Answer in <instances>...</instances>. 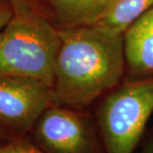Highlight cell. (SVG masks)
<instances>
[{
    "instance_id": "obj_1",
    "label": "cell",
    "mask_w": 153,
    "mask_h": 153,
    "mask_svg": "<svg viewBox=\"0 0 153 153\" xmlns=\"http://www.w3.org/2000/svg\"><path fill=\"white\" fill-rule=\"evenodd\" d=\"M58 30L54 104L82 110L118 85L125 63L123 34L96 24Z\"/></svg>"
},
{
    "instance_id": "obj_2",
    "label": "cell",
    "mask_w": 153,
    "mask_h": 153,
    "mask_svg": "<svg viewBox=\"0 0 153 153\" xmlns=\"http://www.w3.org/2000/svg\"><path fill=\"white\" fill-rule=\"evenodd\" d=\"M59 30L40 10L15 12L0 31V76H21L51 87Z\"/></svg>"
},
{
    "instance_id": "obj_3",
    "label": "cell",
    "mask_w": 153,
    "mask_h": 153,
    "mask_svg": "<svg viewBox=\"0 0 153 153\" xmlns=\"http://www.w3.org/2000/svg\"><path fill=\"white\" fill-rule=\"evenodd\" d=\"M153 113V76L112 90L96 115L106 153H133Z\"/></svg>"
},
{
    "instance_id": "obj_4",
    "label": "cell",
    "mask_w": 153,
    "mask_h": 153,
    "mask_svg": "<svg viewBox=\"0 0 153 153\" xmlns=\"http://www.w3.org/2000/svg\"><path fill=\"white\" fill-rule=\"evenodd\" d=\"M28 136L49 153H106L90 119L81 110L66 106H49Z\"/></svg>"
},
{
    "instance_id": "obj_5",
    "label": "cell",
    "mask_w": 153,
    "mask_h": 153,
    "mask_svg": "<svg viewBox=\"0 0 153 153\" xmlns=\"http://www.w3.org/2000/svg\"><path fill=\"white\" fill-rule=\"evenodd\" d=\"M53 104V89L43 81L0 76V128L14 137L29 135L41 114Z\"/></svg>"
},
{
    "instance_id": "obj_6",
    "label": "cell",
    "mask_w": 153,
    "mask_h": 153,
    "mask_svg": "<svg viewBox=\"0 0 153 153\" xmlns=\"http://www.w3.org/2000/svg\"><path fill=\"white\" fill-rule=\"evenodd\" d=\"M125 62L138 76L153 75V8L123 34Z\"/></svg>"
},
{
    "instance_id": "obj_7",
    "label": "cell",
    "mask_w": 153,
    "mask_h": 153,
    "mask_svg": "<svg viewBox=\"0 0 153 153\" xmlns=\"http://www.w3.org/2000/svg\"><path fill=\"white\" fill-rule=\"evenodd\" d=\"M112 0H45L58 28H74L99 22Z\"/></svg>"
},
{
    "instance_id": "obj_8",
    "label": "cell",
    "mask_w": 153,
    "mask_h": 153,
    "mask_svg": "<svg viewBox=\"0 0 153 153\" xmlns=\"http://www.w3.org/2000/svg\"><path fill=\"white\" fill-rule=\"evenodd\" d=\"M152 8L153 0H112L96 25L113 33L124 34L133 23Z\"/></svg>"
},
{
    "instance_id": "obj_9",
    "label": "cell",
    "mask_w": 153,
    "mask_h": 153,
    "mask_svg": "<svg viewBox=\"0 0 153 153\" xmlns=\"http://www.w3.org/2000/svg\"><path fill=\"white\" fill-rule=\"evenodd\" d=\"M0 153H49L37 147L28 135L15 136L0 145Z\"/></svg>"
},
{
    "instance_id": "obj_10",
    "label": "cell",
    "mask_w": 153,
    "mask_h": 153,
    "mask_svg": "<svg viewBox=\"0 0 153 153\" xmlns=\"http://www.w3.org/2000/svg\"><path fill=\"white\" fill-rule=\"evenodd\" d=\"M15 14V9L10 0H0V31L8 24Z\"/></svg>"
},
{
    "instance_id": "obj_11",
    "label": "cell",
    "mask_w": 153,
    "mask_h": 153,
    "mask_svg": "<svg viewBox=\"0 0 153 153\" xmlns=\"http://www.w3.org/2000/svg\"><path fill=\"white\" fill-rule=\"evenodd\" d=\"M14 6L15 12H26L32 10H40L37 0H10Z\"/></svg>"
},
{
    "instance_id": "obj_12",
    "label": "cell",
    "mask_w": 153,
    "mask_h": 153,
    "mask_svg": "<svg viewBox=\"0 0 153 153\" xmlns=\"http://www.w3.org/2000/svg\"><path fill=\"white\" fill-rule=\"evenodd\" d=\"M13 137H14V136H12L9 132H7L3 128H0V145L4 144V143L11 140Z\"/></svg>"
},
{
    "instance_id": "obj_13",
    "label": "cell",
    "mask_w": 153,
    "mask_h": 153,
    "mask_svg": "<svg viewBox=\"0 0 153 153\" xmlns=\"http://www.w3.org/2000/svg\"><path fill=\"white\" fill-rule=\"evenodd\" d=\"M141 153H153V134L148 138L145 145L143 146Z\"/></svg>"
}]
</instances>
